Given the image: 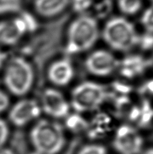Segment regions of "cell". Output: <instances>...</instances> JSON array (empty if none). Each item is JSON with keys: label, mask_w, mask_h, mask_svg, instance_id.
<instances>
[{"label": "cell", "mask_w": 153, "mask_h": 154, "mask_svg": "<svg viewBox=\"0 0 153 154\" xmlns=\"http://www.w3.org/2000/svg\"><path fill=\"white\" fill-rule=\"evenodd\" d=\"M9 136V128L7 123L0 118V149L7 141Z\"/></svg>", "instance_id": "44dd1931"}, {"label": "cell", "mask_w": 153, "mask_h": 154, "mask_svg": "<svg viewBox=\"0 0 153 154\" xmlns=\"http://www.w3.org/2000/svg\"><path fill=\"white\" fill-rule=\"evenodd\" d=\"M77 154H108L107 149L103 145L98 143L87 144L82 147Z\"/></svg>", "instance_id": "ac0fdd59"}, {"label": "cell", "mask_w": 153, "mask_h": 154, "mask_svg": "<svg viewBox=\"0 0 153 154\" xmlns=\"http://www.w3.org/2000/svg\"><path fill=\"white\" fill-rule=\"evenodd\" d=\"M74 10L76 12H82L88 9L92 4V0H70Z\"/></svg>", "instance_id": "ffe728a7"}, {"label": "cell", "mask_w": 153, "mask_h": 154, "mask_svg": "<svg viewBox=\"0 0 153 154\" xmlns=\"http://www.w3.org/2000/svg\"><path fill=\"white\" fill-rule=\"evenodd\" d=\"M112 144L119 154H140L142 152L144 139L134 126L123 125L115 133Z\"/></svg>", "instance_id": "8992f818"}, {"label": "cell", "mask_w": 153, "mask_h": 154, "mask_svg": "<svg viewBox=\"0 0 153 154\" xmlns=\"http://www.w3.org/2000/svg\"><path fill=\"white\" fill-rule=\"evenodd\" d=\"M150 1L152 2V4H153V0H150Z\"/></svg>", "instance_id": "484cf974"}, {"label": "cell", "mask_w": 153, "mask_h": 154, "mask_svg": "<svg viewBox=\"0 0 153 154\" xmlns=\"http://www.w3.org/2000/svg\"><path fill=\"white\" fill-rule=\"evenodd\" d=\"M119 9L125 15H134L141 9L142 0H118Z\"/></svg>", "instance_id": "9a60e30c"}, {"label": "cell", "mask_w": 153, "mask_h": 154, "mask_svg": "<svg viewBox=\"0 0 153 154\" xmlns=\"http://www.w3.org/2000/svg\"><path fill=\"white\" fill-rule=\"evenodd\" d=\"M0 154H15V153L10 149H0Z\"/></svg>", "instance_id": "603a6c76"}, {"label": "cell", "mask_w": 153, "mask_h": 154, "mask_svg": "<svg viewBox=\"0 0 153 154\" xmlns=\"http://www.w3.org/2000/svg\"><path fill=\"white\" fill-rule=\"evenodd\" d=\"M107 96L103 85L94 82H84L72 93L71 103L77 113L93 111L105 102Z\"/></svg>", "instance_id": "5b68a950"}, {"label": "cell", "mask_w": 153, "mask_h": 154, "mask_svg": "<svg viewBox=\"0 0 153 154\" xmlns=\"http://www.w3.org/2000/svg\"><path fill=\"white\" fill-rule=\"evenodd\" d=\"M152 61H153V56H152Z\"/></svg>", "instance_id": "4316f807"}, {"label": "cell", "mask_w": 153, "mask_h": 154, "mask_svg": "<svg viewBox=\"0 0 153 154\" xmlns=\"http://www.w3.org/2000/svg\"><path fill=\"white\" fill-rule=\"evenodd\" d=\"M99 28L94 17L82 15L70 24L67 35V49L72 54L88 50L98 40Z\"/></svg>", "instance_id": "7a4b0ae2"}, {"label": "cell", "mask_w": 153, "mask_h": 154, "mask_svg": "<svg viewBox=\"0 0 153 154\" xmlns=\"http://www.w3.org/2000/svg\"><path fill=\"white\" fill-rule=\"evenodd\" d=\"M22 0H0V15L18 12Z\"/></svg>", "instance_id": "e0dca14e"}, {"label": "cell", "mask_w": 153, "mask_h": 154, "mask_svg": "<svg viewBox=\"0 0 153 154\" xmlns=\"http://www.w3.org/2000/svg\"><path fill=\"white\" fill-rule=\"evenodd\" d=\"M142 60L138 57H131L128 58L124 61V68L122 71L124 74L127 76L134 75L136 73H138L142 68Z\"/></svg>", "instance_id": "2e32d148"}, {"label": "cell", "mask_w": 153, "mask_h": 154, "mask_svg": "<svg viewBox=\"0 0 153 154\" xmlns=\"http://www.w3.org/2000/svg\"><path fill=\"white\" fill-rule=\"evenodd\" d=\"M103 37L114 50L128 51L137 45L139 37L133 24L123 17H115L104 26Z\"/></svg>", "instance_id": "3957f363"}, {"label": "cell", "mask_w": 153, "mask_h": 154, "mask_svg": "<svg viewBox=\"0 0 153 154\" xmlns=\"http://www.w3.org/2000/svg\"><path fill=\"white\" fill-rule=\"evenodd\" d=\"M65 125L68 131L75 134L86 133L88 128V122L79 113L68 115Z\"/></svg>", "instance_id": "5bb4252c"}, {"label": "cell", "mask_w": 153, "mask_h": 154, "mask_svg": "<svg viewBox=\"0 0 153 154\" xmlns=\"http://www.w3.org/2000/svg\"><path fill=\"white\" fill-rule=\"evenodd\" d=\"M41 110L49 116L62 119L69 115L70 105L64 95L56 89H47L42 93Z\"/></svg>", "instance_id": "ba28073f"}, {"label": "cell", "mask_w": 153, "mask_h": 154, "mask_svg": "<svg viewBox=\"0 0 153 154\" xmlns=\"http://www.w3.org/2000/svg\"><path fill=\"white\" fill-rule=\"evenodd\" d=\"M30 29L24 16L0 22V43L15 45Z\"/></svg>", "instance_id": "30bf717a"}, {"label": "cell", "mask_w": 153, "mask_h": 154, "mask_svg": "<svg viewBox=\"0 0 153 154\" xmlns=\"http://www.w3.org/2000/svg\"><path fill=\"white\" fill-rule=\"evenodd\" d=\"M34 71L31 64L22 57H14L5 66L4 82L8 90L16 96H23L31 89Z\"/></svg>", "instance_id": "277c9868"}, {"label": "cell", "mask_w": 153, "mask_h": 154, "mask_svg": "<svg viewBox=\"0 0 153 154\" xmlns=\"http://www.w3.org/2000/svg\"><path fill=\"white\" fill-rule=\"evenodd\" d=\"M4 61V55L2 51H0V68H1Z\"/></svg>", "instance_id": "cb8c5ba5"}, {"label": "cell", "mask_w": 153, "mask_h": 154, "mask_svg": "<svg viewBox=\"0 0 153 154\" xmlns=\"http://www.w3.org/2000/svg\"><path fill=\"white\" fill-rule=\"evenodd\" d=\"M118 60L110 51L99 49L86 57L85 67L88 72L97 76H107L119 66Z\"/></svg>", "instance_id": "52a82bcc"}, {"label": "cell", "mask_w": 153, "mask_h": 154, "mask_svg": "<svg viewBox=\"0 0 153 154\" xmlns=\"http://www.w3.org/2000/svg\"><path fill=\"white\" fill-rule=\"evenodd\" d=\"M141 154H153V147L147 149L144 152H142Z\"/></svg>", "instance_id": "d4e9b609"}, {"label": "cell", "mask_w": 153, "mask_h": 154, "mask_svg": "<svg viewBox=\"0 0 153 154\" xmlns=\"http://www.w3.org/2000/svg\"><path fill=\"white\" fill-rule=\"evenodd\" d=\"M42 110L36 101L24 99L18 101L9 113V119L13 125L22 127L40 116Z\"/></svg>", "instance_id": "9c48e42d"}, {"label": "cell", "mask_w": 153, "mask_h": 154, "mask_svg": "<svg viewBox=\"0 0 153 154\" xmlns=\"http://www.w3.org/2000/svg\"><path fill=\"white\" fill-rule=\"evenodd\" d=\"M74 75L73 65L70 60L60 59L51 64L48 69V79L56 86H65L72 81Z\"/></svg>", "instance_id": "8fae6325"}, {"label": "cell", "mask_w": 153, "mask_h": 154, "mask_svg": "<svg viewBox=\"0 0 153 154\" xmlns=\"http://www.w3.org/2000/svg\"><path fill=\"white\" fill-rule=\"evenodd\" d=\"M70 3V0H34V8L40 16L53 18L64 12Z\"/></svg>", "instance_id": "7c38bea8"}, {"label": "cell", "mask_w": 153, "mask_h": 154, "mask_svg": "<svg viewBox=\"0 0 153 154\" xmlns=\"http://www.w3.org/2000/svg\"><path fill=\"white\" fill-rule=\"evenodd\" d=\"M141 23L149 34H153V4L144 11L141 18Z\"/></svg>", "instance_id": "d6986e66"}, {"label": "cell", "mask_w": 153, "mask_h": 154, "mask_svg": "<svg viewBox=\"0 0 153 154\" xmlns=\"http://www.w3.org/2000/svg\"><path fill=\"white\" fill-rule=\"evenodd\" d=\"M112 129V121L107 115L100 114L97 115L91 122H88L87 135L91 139L104 138L110 133Z\"/></svg>", "instance_id": "4fadbf2b"}, {"label": "cell", "mask_w": 153, "mask_h": 154, "mask_svg": "<svg viewBox=\"0 0 153 154\" xmlns=\"http://www.w3.org/2000/svg\"><path fill=\"white\" fill-rule=\"evenodd\" d=\"M30 141L38 154H58L65 144L62 125L56 121L43 119L30 131Z\"/></svg>", "instance_id": "6da1fadb"}, {"label": "cell", "mask_w": 153, "mask_h": 154, "mask_svg": "<svg viewBox=\"0 0 153 154\" xmlns=\"http://www.w3.org/2000/svg\"><path fill=\"white\" fill-rule=\"evenodd\" d=\"M10 104V99L5 92L0 90V113L7 109Z\"/></svg>", "instance_id": "7402d4cb"}]
</instances>
